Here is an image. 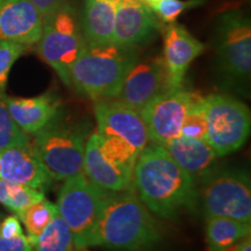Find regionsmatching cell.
<instances>
[{"label":"cell","mask_w":251,"mask_h":251,"mask_svg":"<svg viewBox=\"0 0 251 251\" xmlns=\"http://www.w3.org/2000/svg\"><path fill=\"white\" fill-rule=\"evenodd\" d=\"M133 187L144 206L164 219L193 208L198 198L197 181L159 144H147L137 157Z\"/></svg>","instance_id":"1"},{"label":"cell","mask_w":251,"mask_h":251,"mask_svg":"<svg viewBox=\"0 0 251 251\" xmlns=\"http://www.w3.org/2000/svg\"><path fill=\"white\" fill-rule=\"evenodd\" d=\"M161 240V230L150 211L133 190L108 192L90 236L89 248L142 251Z\"/></svg>","instance_id":"2"},{"label":"cell","mask_w":251,"mask_h":251,"mask_svg":"<svg viewBox=\"0 0 251 251\" xmlns=\"http://www.w3.org/2000/svg\"><path fill=\"white\" fill-rule=\"evenodd\" d=\"M137 61L136 48L114 42L86 45L70 69V85L97 101L115 99Z\"/></svg>","instance_id":"3"},{"label":"cell","mask_w":251,"mask_h":251,"mask_svg":"<svg viewBox=\"0 0 251 251\" xmlns=\"http://www.w3.org/2000/svg\"><path fill=\"white\" fill-rule=\"evenodd\" d=\"M99 146L106 156L134 172L141 151L149 143L140 112L115 99L98 100L94 105Z\"/></svg>","instance_id":"4"},{"label":"cell","mask_w":251,"mask_h":251,"mask_svg":"<svg viewBox=\"0 0 251 251\" xmlns=\"http://www.w3.org/2000/svg\"><path fill=\"white\" fill-rule=\"evenodd\" d=\"M86 137L76 124L59 120V115L34 134L30 148L50 177L65 180L83 172Z\"/></svg>","instance_id":"5"},{"label":"cell","mask_w":251,"mask_h":251,"mask_svg":"<svg viewBox=\"0 0 251 251\" xmlns=\"http://www.w3.org/2000/svg\"><path fill=\"white\" fill-rule=\"evenodd\" d=\"M85 46L77 12L68 1L43 18L37 52L69 86L70 69Z\"/></svg>","instance_id":"6"},{"label":"cell","mask_w":251,"mask_h":251,"mask_svg":"<svg viewBox=\"0 0 251 251\" xmlns=\"http://www.w3.org/2000/svg\"><path fill=\"white\" fill-rule=\"evenodd\" d=\"M107 191L96 186L80 172L64 180L57 200L59 215L70 228L77 251L89 248Z\"/></svg>","instance_id":"7"},{"label":"cell","mask_w":251,"mask_h":251,"mask_svg":"<svg viewBox=\"0 0 251 251\" xmlns=\"http://www.w3.org/2000/svg\"><path fill=\"white\" fill-rule=\"evenodd\" d=\"M202 100L207 125L206 142L218 157L236 151L250 134V109L227 94H211Z\"/></svg>","instance_id":"8"},{"label":"cell","mask_w":251,"mask_h":251,"mask_svg":"<svg viewBox=\"0 0 251 251\" xmlns=\"http://www.w3.org/2000/svg\"><path fill=\"white\" fill-rule=\"evenodd\" d=\"M201 181L206 218L225 216L250 224L251 181L248 172L237 169L213 170Z\"/></svg>","instance_id":"9"},{"label":"cell","mask_w":251,"mask_h":251,"mask_svg":"<svg viewBox=\"0 0 251 251\" xmlns=\"http://www.w3.org/2000/svg\"><path fill=\"white\" fill-rule=\"evenodd\" d=\"M215 48L224 75L234 83L249 81L251 72V23L240 9L222 13L215 27Z\"/></svg>","instance_id":"10"},{"label":"cell","mask_w":251,"mask_h":251,"mask_svg":"<svg viewBox=\"0 0 251 251\" xmlns=\"http://www.w3.org/2000/svg\"><path fill=\"white\" fill-rule=\"evenodd\" d=\"M196 94L183 87L170 89L152 99L140 111L149 142L164 146L181 134L184 120Z\"/></svg>","instance_id":"11"},{"label":"cell","mask_w":251,"mask_h":251,"mask_svg":"<svg viewBox=\"0 0 251 251\" xmlns=\"http://www.w3.org/2000/svg\"><path fill=\"white\" fill-rule=\"evenodd\" d=\"M170 89L163 58L151 57L135 63L125 78L115 100L140 112L152 99Z\"/></svg>","instance_id":"12"},{"label":"cell","mask_w":251,"mask_h":251,"mask_svg":"<svg viewBox=\"0 0 251 251\" xmlns=\"http://www.w3.org/2000/svg\"><path fill=\"white\" fill-rule=\"evenodd\" d=\"M158 30L157 17L143 0H117L113 42L136 48L155 39Z\"/></svg>","instance_id":"13"},{"label":"cell","mask_w":251,"mask_h":251,"mask_svg":"<svg viewBox=\"0 0 251 251\" xmlns=\"http://www.w3.org/2000/svg\"><path fill=\"white\" fill-rule=\"evenodd\" d=\"M164 62L171 89L183 87L186 72L206 46L196 39L183 25L172 23L164 28Z\"/></svg>","instance_id":"14"},{"label":"cell","mask_w":251,"mask_h":251,"mask_svg":"<svg viewBox=\"0 0 251 251\" xmlns=\"http://www.w3.org/2000/svg\"><path fill=\"white\" fill-rule=\"evenodd\" d=\"M42 26L43 17L29 0H0V41L35 45Z\"/></svg>","instance_id":"15"},{"label":"cell","mask_w":251,"mask_h":251,"mask_svg":"<svg viewBox=\"0 0 251 251\" xmlns=\"http://www.w3.org/2000/svg\"><path fill=\"white\" fill-rule=\"evenodd\" d=\"M83 174L91 183L107 192L133 190V171L128 170L103 153L96 133L86 140Z\"/></svg>","instance_id":"16"},{"label":"cell","mask_w":251,"mask_h":251,"mask_svg":"<svg viewBox=\"0 0 251 251\" xmlns=\"http://www.w3.org/2000/svg\"><path fill=\"white\" fill-rule=\"evenodd\" d=\"M0 178L13 184L45 190L52 178L29 146L13 147L0 152Z\"/></svg>","instance_id":"17"},{"label":"cell","mask_w":251,"mask_h":251,"mask_svg":"<svg viewBox=\"0 0 251 251\" xmlns=\"http://www.w3.org/2000/svg\"><path fill=\"white\" fill-rule=\"evenodd\" d=\"M9 115L25 134H35L59 115L61 101L55 94L34 98H12L4 94Z\"/></svg>","instance_id":"18"},{"label":"cell","mask_w":251,"mask_h":251,"mask_svg":"<svg viewBox=\"0 0 251 251\" xmlns=\"http://www.w3.org/2000/svg\"><path fill=\"white\" fill-rule=\"evenodd\" d=\"M163 147L196 181L202 180L214 170L218 155L206 141L179 135Z\"/></svg>","instance_id":"19"},{"label":"cell","mask_w":251,"mask_h":251,"mask_svg":"<svg viewBox=\"0 0 251 251\" xmlns=\"http://www.w3.org/2000/svg\"><path fill=\"white\" fill-rule=\"evenodd\" d=\"M117 1L84 0L81 31L86 45H105L113 42Z\"/></svg>","instance_id":"20"},{"label":"cell","mask_w":251,"mask_h":251,"mask_svg":"<svg viewBox=\"0 0 251 251\" xmlns=\"http://www.w3.org/2000/svg\"><path fill=\"white\" fill-rule=\"evenodd\" d=\"M251 226L247 222L225 218H206L205 236L208 251H226L250 235Z\"/></svg>","instance_id":"21"},{"label":"cell","mask_w":251,"mask_h":251,"mask_svg":"<svg viewBox=\"0 0 251 251\" xmlns=\"http://www.w3.org/2000/svg\"><path fill=\"white\" fill-rule=\"evenodd\" d=\"M35 251H77L67 222L57 213L37 237H29Z\"/></svg>","instance_id":"22"},{"label":"cell","mask_w":251,"mask_h":251,"mask_svg":"<svg viewBox=\"0 0 251 251\" xmlns=\"http://www.w3.org/2000/svg\"><path fill=\"white\" fill-rule=\"evenodd\" d=\"M43 199H46L45 193L41 190L27 185L9 183L0 178V202L13 211L15 215Z\"/></svg>","instance_id":"23"},{"label":"cell","mask_w":251,"mask_h":251,"mask_svg":"<svg viewBox=\"0 0 251 251\" xmlns=\"http://www.w3.org/2000/svg\"><path fill=\"white\" fill-rule=\"evenodd\" d=\"M57 213V206L43 199L29 206L17 216L24 222L28 236L37 237Z\"/></svg>","instance_id":"24"},{"label":"cell","mask_w":251,"mask_h":251,"mask_svg":"<svg viewBox=\"0 0 251 251\" xmlns=\"http://www.w3.org/2000/svg\"><path fill=\"white\" fill-rule=\"evenodd\" d=\"M29 139L9 115L4 100V93L0 92V152L13 147L29 146Z\"/></svg>","instance_id":"25"},{"label":"cell","mask_w":251,"mask_h":251,"mask_svg":"<svg viewBox=\"0 0 251 251\" xmlns=\"http://www.w3.org/2000/svg\"><path fill=\"white\" fill-rule=\"evenodd\" d=\"M206 1L207 0H159L150 8L162 23L172 24L188 9L199 7Z\"/></svg>","instance_id":"26"},{"label":"cell","mask_w":251,"mask_h":251,"mask_svg":"<svg viewBox=\"0 0 251 251\" xmlns=\"http://www.w3.org/2000/svg\"><path fill=\"white\" fill-rule=\"evenodd\" d=\"M207 125L205 117V108H203V100L200 97H196L194 101L185 118L181 134L185 136L193 137L206 141Z\"/></svg>","instance_id":"27"},{"label":"cell","mask_w":251,"mask_h":251,"mask_svg":"<svg viewBox=\"0 0 251 251\" xmlns=\"http://www.w3.org/2000/svg\"><path fill=\"white\" fill-rule=\"evenodd\" d=\"M27 46L13 41H0V92L7 86L8 75L14 63L26 51Z\"/></svg>","instance_id":"28"},{"label":"cell","mask_w":251,"mask_h":251,"mask_svg":"<svg viewBox=\"0 0 251 251\" xmlns=\"http://www.w3.org/2000/svg\"><path fill=\"white\" fill-rule=\"evenodd\" d=\"M0 251H35L31 247L29 238L25 235L13 238L0 236Z\"/></svg>","instance_id":"29"},{"label":"cell","mask_w":251,"mask_h":251,"mask_svg":"<svg viewBox=\"0 0 251 251\" xmlns=\"http://www.w3.org/2000/svg\"><path fill=\"white\" fill-rule=\"evenodd\" d=\"M24 235L21 228L20 219L17 215L7 216L4 221L0 224V236L4 238H13Z\"/></svg>","instance_id":"30"},{"label":"cell","mask_w":251,"mask_h":251,"mask_svg":"<svg viewBox=\"0 0 251 251\" xmlns=\"http://www.w3.org/2000/svg\"><path fill=\"white\" fill-rule=\"evenodd\" d=\"M29 1L35 6L41 15L46 18L47 15L56 11L62 4H64L67 0H29Z\"/></svg>","instance_id":"31"},{"label":"cell","mask_w":251,"mask_h":251,"mask_svg":"<svg viewBox=\"0 0 251 251\" xmlns=\"http://www.w3.org/2000/svg\"><path fill=\"white\" fill-rule=\"evenodd\" d=\"M226 251H251V237L250 235H248L247 237L242 238L240 242L234 244L233 247L229 248Z\"/></svg>","instance_id":"32"},{"label":"cell","mask_w":251,"mask_h":251,"mask_svg":"<svg viewBox=\"0 0 251 251\" xmlns=\"http://www.w3.org/2000/svg\"><path fill=\"white\" fill-rule=\"evenodd\" d=\"M144 2H146L147 5L149 6V7H151V6H153L155 4H157V2L159 1V0H143Z\"/></svg>","instance_id":"33"},{"label":"cell","mask_w":251,"mask_h":251,"mask_svg":"<svg viewBox=\"0 0 251 251\" xmlns=\"http://www.w3.org/2000/svg\"><path fill=\"white\" fill-rule=\"evenodd\" d=\"M113 1H117V0H113Z\"/></svg>","instance_id":"34"}]
</instances>
